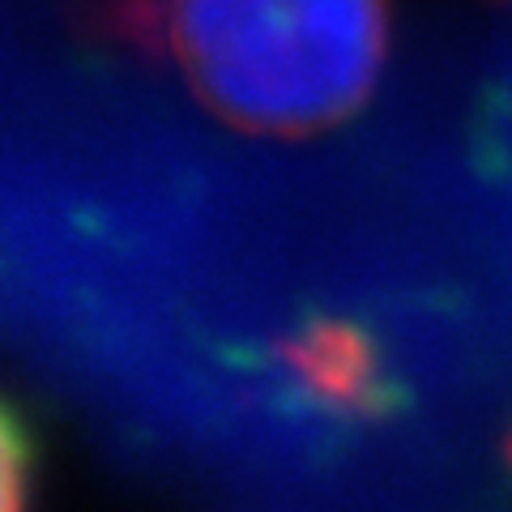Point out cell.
Here are the masks:
<instances>
[{"label":"cell","instance_id":"obj_3","mask_svg":"<svg viewBox=\"0 0 512 512\" xmlns=\"http://www.w3.org/2000/svg\"><path fill=\"white\" fill-rule=\"evenodd\" d=\"M35 483V440L22 414L0 402V512H26Z\"/></svg>","mask_w":512,"mask_h":512},{"label":"cell","instance_id":"obj_2","mask_svg":"<svg viewBox=\"0 0 512 512\" xmlns=\"http://www.w3.org/2000/svg\"><path fill=\"white\" fill-rule=\"evenodd\" d=\"M286 376H295L320 410L367 414L380 402V367L372 342L338 320L312 325L295 342H286Z\"/></svg>","mask_w":512,"mask_h":512},{"label":"cell","instance_id":"obj_1","mask_svg":"<svg viewBox=\"0 0 512 512\" xmlns=\"http://www.w3.org/2000/svg\"><path fill=\"white\" fill-rule=\"evenodd\" d=\"M163 35L197 99L261 137H308L372 99L389 0H163Z\"/></svg>","mask_w":512,"mask_h":512}]
</instances>
